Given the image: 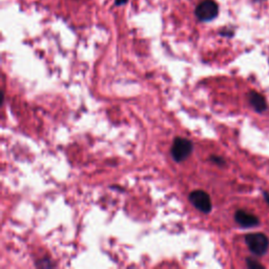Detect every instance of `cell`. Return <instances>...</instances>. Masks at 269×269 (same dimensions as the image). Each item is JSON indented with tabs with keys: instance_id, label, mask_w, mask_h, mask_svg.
<instances>
[{
	"instance_id": "obj_1",
	"label": "cell",
	"mask_w": 269,
	"mask_h": 269,
	"mask_svg": "<svg viewBox=\"0 0 269 269\" xmlns=\"http://www.w3.org/2000/svg\"><path fill=\"white\" fill-rule=\"evenodd\" d=\"M250 250L257 255H264L269 248V239L264 233H250L245 237Z\"/></svg>"
},
{
	"instance_id": "obj_2",
	"label": "cell",
	"mask_w": 269,
	"mask_h": 269,
	"mask_svg": "<svg viewBox=\"0 0 269 269\" xmlns=\"http://www.w3.org/2000/svg\"><path fill=\"white\" fill-rule=\"evenodd\" d=\"M172 156L177 162H182L191 156L192 152V144L190 140L185 138H176L172 146Z\"/></svg>"
},
{
	"instance_id": "obj_3",
	"label": "cell",
	"mask_w": 269,
	"mask_h": 269,
	"mask_svg": "<svg viewBox=\"0 0 269 269\" xmlns=\"http://www.w3.org/2000/svg\"><path fill=\"white\" fill-rule=\"evenodd\" d=\"M218 4L212 0H204L196 9V15L201 21H211L218 15Z\"/></svg>"
},
{
	"instance_id": "obj_4",
	"label": "cell",
	"mask_w": 269,
	"mask_h": 269,
	"mask_svg": "<svg viewBox=\"0 0 269 269\" xmlns=\"http://www.w3.org/2000/svg\"><path fill=\"white\" fill-rule=\"evenodd\" d=\"M190 201L192 204L200 211L208 213L211 212L212 205L211 200L208 194L203 191H194L190 194Z\"/></svg>"
},
{
	"instance_id": "obj_5",
	"label": "cell",
	"mask_w": 269,
	"mask_h": 269,
	"mask_svg": "<svg viewBox=\"0 0 269 269\" xmlns=\"http://www.w3.org/2000/svg\"><path fill=\"white\" fill-rule=\"evenodd\" d=\"M234 220L240 226H242L243 228L253 227L260 224V220L258 217H255L254 214L242 210L238 211L234 213Z\"/></svg>"
},
{
	"instance_id": "obj_6",
	"label": "cell",
	"mask_w": 269,
	"mask_h": 269,
	"mask_svg": "<svg viewBox=\"0 0 269 269\" xmlns=\"http://www.w3.org/2000/svg\"><path fill=\"white\" fill-rule=\"evenodd\" d=\"M248 100H250V103L253 107L255 112L262 113V112L266 111V109H267L266 100L258 92L252 91L248 94Z\"/></svg>"
},
{
	"instance_id": "obj_7",
	"label": "cell",
	"mask_w": 269,
	"mask_h": 269,
	"mask_svg": "<svg viewBox=\"0 0 269 269\" xmlns=\"http://www.w3.org/2000/svg\"><path fill=\"white\" fill-rule=\"evenodd\" d=\"M246 263H247L248 267L252 268V269H255V268H264V265H262V264L258 263L257 261H253L251 259H247L246 260Z\"/></svg>"
},
{
	"instance_id": "obj_8",
	"label": "cell",
	"mask_w": 269,
	"mask_h": 269,
	"mask_svg": "<svg viewBox=\"0 0 269 269\" xmlns=\"http://www.w3.org/2000/svg\"><path fill=\"white\" fill-rule=\"evenodd\" d=\"M211 159V161H213L214 163H217L219 165H224L225 164V161L223 159H222V158H220V157L212 156Z\"/></svg>"
},
{
	"instance_id": "obj_9",
	"label": "cell",
	"mask_w": 269,
	"mask_h": 269,
	"mask_svg": "<svg viewBox=\"0 0 269 269\" xmlns=\"http://www.w3.org/2000/svg\"><path fill=\"white\" fill-rule=\"evenodd\" d=\"M264 198H265L266 203L269 205V192H264Z\"/></svg>"
},
{
	"instance_id": "obj_10",
	"label": "cell",
	"mask_w": 269,
	"mask_h": 269,
	"mask_svg": "<svg viewBox=\"0 0 269 269\" xmlns=\"http://www.w3.org/2000/svg\"><path fill=\"white\" fill-rule=\"evenodd\" d=\"M127 1V0H116V4L117 5H121V4H123Z\"/></svg>"
}]
</instances>
